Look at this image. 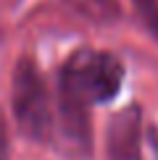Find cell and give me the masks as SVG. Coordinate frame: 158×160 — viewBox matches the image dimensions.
<instances>
[{
	"instance_id": "6da1fadb",
	"label": "cell",
	"mask_w": 158,
	"mask_h": 160,
	"mask_svg": "<svg viewBox=\"0 0 158 160\" xmlns=\"http://www.w3.org/2000/svg\"><path fill=\"white\" fill-rule=\"evenodd\" d=\"M124 82V66L116 55L97 50H79L66 61L58 79V97L79 105L111 102Z\"/></svg>"
},
{
	"instance_id": "7a4b0ae2",
	"label": "cell",
	"mask_w": 158,
	"mask_h": 160,
	"mask_svg": "<svg viewBox=\"0 0 158 160\" xmlns=\"http://www.w3.org/2000/svg\"><path fill=\"white\" fill-rule=\"evenodd\" d=\"M13 118L16 126L21 129L24 137L34 139V142H48L53 134V105L45 79L40 74V68L29 58L16 63L13 68Z\"/></svg>"
},
{
	"instance_id": "3957f363",
	"label": "cell",
	"mask_w": 158,
	"mask_h": 160,
	"mask_svg": "<svg viewBox=\"0 0 158 160\" xmlns=\"http://www.w3.org/2000/svg\"><path fill=\"white\" fill-rule=\"evenodd\" d=\"M142 113L137 105L116 113L105 131V155L108 160H142Z\"/></svg>"
},
{
	"instance_id": "277c9868",
	"label": "cell",
	"mask_w": 158,
	"mask_h": 160,
	"mask_svg": "<svg viewBox=\"0 0 158 160\" xmlns=\"http://www.w3.org/2000/svg\"><path fill=\"white\" fill-rule=\"evenodd\" d=\"M79 16L90 18V21H113L118 16V3L116 0H66Z\"/></svg>"
},
{
	"instance_id": "5b68a950",
	"label": "cell",
	"mask_w": 158,
	"mask_h": 160,
	"mask_svg": "<svg viewBox=\"0 0 158 160\" xmlns=\"http://www.w3.org/2000/svg\"><path fill=\"white\" fill-rule=\"evenodd\" d=\"M134 8L145 29L158 39V0H134Z\"/></svg>"
},
{
	"instance_id": "8992f818",
	"label": "cell",
	"mask_w": 158,
	"mask_h": 160,
	"mask_svg": "<svg viewBox=\"0 0 158 160\" xmlns=\"http://www.w3.org/2000/svg\"><path fill=\"white\" fill-rule=\"evenodd\" d=\"M0 160H8V121L0 110Z\"/></svg>"
},
{
	"instance_id": "52a82bcc",
	"label": "cell",
	"mask_w": 158,
	"mask_h": 160,
	"mask_svg": "<svg viewBox=\"0 0 158 160\" xmlns=\"http://www.w3.org/2000/svg\"><path fill=\"white\" fill-rule=\"evenodd\" d=\"M150 144H153V152H155V160H158V131L150 134Z\"/></svg>"
}]
</instances>
